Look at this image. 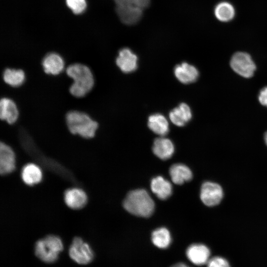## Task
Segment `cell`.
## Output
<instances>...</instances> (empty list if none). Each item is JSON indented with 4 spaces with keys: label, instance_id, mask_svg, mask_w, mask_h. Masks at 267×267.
I'll return each mask as SVG.
<instances>
[{
    "label": "cell",
    "instance_id": "cell-11",
    "mask_svg": "<svg viewBox=\"0 0 267 267\" xmlns=\"http://www.w3.org/2000/svg\"><path fill=\"white\" fill-rule=\"evenodd\" d=\"M116 63L123 72L131 73L137 68V57L129 48H124L119 51Z\"/></svg>",
    "mask_w": 267,
    "mask_h": 267
},
{
    "label": "cell",
    "instance_id": "cell-25",
    "mask_svg": "<svg viewBox=\"0 0 267 267\" xmlns=\"http://www.w3.org/2000/svg\"><path fill=\"white\" fill-rule=\"evenodd\" d=\"M235 10L233 6L229 2H221L215 9V14L219 20L227 22L231 20L234 16Z\"/></svg>",
    "mask_w": 267,
    "mask_h": 267
},
{
    "label": "cell",
    "instance_id": "cell-16",
    "mask_svg": "<svg viewBox=\"0 0 267 267\" xmlns=\"http://www.w3.org/2000/svg\"><path fill=\"white\" fill-rule=\"evenodd\" d=\"M21 177L26 185L34 186L42 181L43 178V172L37 164L27 163L21 170Z\"/></svg>",
    "mask_w": 267,
    "mask_h": 267
},
{
    "label": "cell",
    "instance_id": "cell-1",
    "mask_svg": "<svg viewBox=\"0 0 267 267\" xmlns=\"http://www.w3.org/2000/svg\"><path fill=\"white\" fill-rule=\"evenodd\" d=\"M67 75L73 80L69 88L70 93L76 97H83L91 91L94 84L93 74L89 67L81 63L70 65Z\"/></svg>",
    "mask_w": 267,
    "mask_h": 267
},
{
    "label": "cell",
    "instance_id": "cell-22",
    "mask_svg": "<svg viewBox=\"0 0 267 267\" xmlns=\"http://www.w3.org/2000/svg\"><path fill=\"white\" fill-rule=\"evenodd\" d=\"M148 128L155 134L161 136L169 131V125L165 117L159 113L154 114L148 118Z\"/></svg>",
    "mask_w": 267,
    "mask_h": 267
},
{
    "label": "cell",
    "instance_id": "cell-10",
    "mask_svg": "<svg viewBox=\"0 0 267 267\" xmlns=\"http://www.w3.org/2000/svg\"><path fill=\"white\" fill-rule=\"evenodd\" d=\"M88 196L85 191L79 187H72L64 193V200L71 209L79 210L84 208L88 202Z\"/></svg>",
    "mask_w": 267,
    "mask_h": 267
},
{
    "label": "cell",
    "instance_id": "cell-15",
    "mask_svg": "<svg viewBox=\"0 0 267 267\" xmlns=\"http://www.w3.org/2000/svg\"><path fill=\"white\" fill-rule=\"evenodd\" d=\"M174 74L177 79L184 84L195 82L199 76L197 68L186 62L177 65L174 68Z\"/></svg>",
    "mask_w": 267,
    "mask_h": 267
},
{
    "label": "cell",
    "instance_id": "cell-2",
    "mask_svg": "<svg viewBox=\"0 0 267 267\" xmlns=\"http://www.w3.org/2000/svg\"><path fill=\"white\" fill-rule=\"evenodd\" d=\"M123 206L129 213L142 217H149L155 209L154 201L143 189L130 191L124 201Z\"/></svg>",
    "mask_w": 267,
    "mask_h": 267
},
{
    "label": "cell",
    "instance_id": "cell-13",
    "mask_svg": "<svg viewBox=\"0 0 267 267\" xmlns=\"http://www.w3.org/2000/svg\"><path fill=\"white\" fill-rule=\"evenodd\" d=\"M42 65L44 72L51 75L60 74L65 67L64 59L61 56L55 52L47 54L44 57Z\"/></svg>",
    "mask_w": 267,
    "mask_h": 267
},
{
    "label": "cell",
    "instance_id": "cell-29",
    "mask_svg": "<svg viewBox=\"0 0 267 267\" xmlns=\"http://www.w3.org/2000/svg\"><path fill=\"white\" fill-rule=\"evenodd\" d=\"M258 99L262 105L267 107V87H264L260 90Z\"/></svg>",
    "mask_w": 267,
    "mask_h": 267
},
{
    "label": "cell",
    "instance_id": "cell-23",
    "mask_svg": "<svg viewBox=\"0 0 267 267\" xmlns=\"http://www.w3.org/2000/svg\"><path fill=\"white\" fill-rule=\"evenodd\" d=\"M4 82L12 87L21 86L25 80V74L21 69H5L2 74Z\"/></svg>",
    "mask_w": 267,
    "mask_h": 267
},
{
    "label": "cell",
    "instance_id": "cell-3",
    "mask_svg": "<svg viewBox=\"0 0 267 267\" xmlns=\"http://www.w3.org/2000/svg\"><path fill=\"white\" fill-rule=\"evenodd\" d=\"M66 123L69 131L85 138L94 136L98 123L87 113L77 110L69 111L66 115Z\"/></svg>",
    "mask_w": 267,
    "mask_h": 267
},
{
    "label": "cell",
    "instance_id": "cell-4",
    "mask_svg": "<svg viewBox=\"0 0 267 267\" xmlns=\"http://www.w3.org/2000/svg\"><path fill=\"white\" fill-rule=\"evenodd\" d=\"M20 141L22 145L25 150L32 155L47 169L52 171L60 176L66 178L68 180L75 181V178L72 174L60 164L56 162L51 159H47L44 155L41 156L39 151L32 141L31 138L24 131H21L20 133Z\"/></svg>",
    "mask_w": 267,
    "mask_h": 267
},
{
    "label": "cell",
    "instance_id": "cell-20",
    "mask_svg": "<svg viewBox=\"0 0 267 267\" xmlns=\"http://www.w3.org/2000/svg\"><path fill=\"white\" fill-rule=\"evenodd\" d=\"M192 112L189 106L186 103H181L169 113V118L175 125L182 127L191 119Z\"/></svg>",
    "mask_w": 267,
    "mask_h": 267
},
{
    "label": "cell",
    "instance_id": "cell-7",
    "mask_svg": "<svg viewBox=\"0 0 267 267\" xmlns=\"http://www.w3.org/2000/svg\"><path fill=\"white\" fill-rule=\"evenodd\" d=\"M70 258L79 264L86 265L90 263L93 254L89 245L79 237H75L69 250Z\"/></svg>",
    "mask_w": 267,
    "mask_h": 267
},
{
    "label": "cell",
    "instance_id": "cell-5",
    "mask_svg": "<svg viewBox=\"0 0 267 267\" xmlns=\"http://www.w3.org/2000/svg\"><path fill=\"white\" fill-rule=\"evenodd\" d=\"M63 249L61 239L56 235H49L36 242L35 252L42 261L50 263L56 260Z\"/></svg>",
    "mask_w": 267,
    "mask_h": 267
},
{
    "label": "cell",
    "instance_id": "cell-9",
    "mask_svg": "<svg viewBox=\"0 0 267 267\" xmlns=\"http://www.w3.org/2000/svg\"><path fill=\"white\" fill-rule=\"evenodd\" d=\"M16 168L15 154L12 148L4 142L0 143V173L5 176L12 173Z\"/></svg>",
    "mask_w": 267,
    "mask_h": 267
},
{
    "label": "cell",
    "instance_id": "cell-24",
    "mask_svg": "<svg viewBox=\"0 0 267 267\" xmlns=\"http://www.w3.org/2000/svg\"><path fill=\"white\" fill-rule=\"evenodd\" d=\"M151 239L156 247L161 249L167 248L171 242V236L169 231L165 227H160L152 233Z\"/></svg>",
    "mask_w": 267,
    "mask_h": 267
},
{
    "label": "cell",
    "instance_id": "cell-8",
    "mask_svg": "<svg viewBox=\"0 0 267 267\" xmlns=\"http://www.w3.org/2000/svg\"><path fill=\"white\" fill-rule=\"evenodd\" d=\"M223 191L221 186L210 181L204 182L201 187L200 197L202 202L207 206H214L221 201Z\"/></svg>",
    "mask_w": 267,
    "mask_h": 267
},
{
    "label": "cell",
    "instance_id": "cell-21",
    "mask_svg": "<svg viewBox=\"0 0 267 267\" xmlns=\"http://www.w3.org/2000/svg\"><path fill=\"white\" fill-rule=\"evenodd\" d=\"M169 173L172 181L177 184H182L192 178L190 169L187 166L180 163L173 165L170 168Z\"/></svg>",
    "mask_w": 267,
    "mask_h": 267
},
{
    "label": "cell",
    "instance_id": "cell-17",
    "mask_svg": "<svg viewBox=\"0 0 267 267\" xmlns=\"http://www.w3.org/2000/svg\"><path fill=\"white\" fill-rule=\"evenodd\" d=\"M19 116L15 103L10 98L3 97L0 101V118L9 124L15 123Z\"/></svg>",
    "mask_w": 267,
    "mask_h": 267
},
{
    "label": "cell",
    "instance_id": "cell-6",
    "mask_svg": "<svg viewBox=\"0 0 267 267\" xmlns=\"http://www.w3.org/2000/svg\"><path fill=\"white\" fill-rule=\"evenodd\" d=\"M230 65L235 72L247 78L253 76L256 69L251 56L244 52L234 53L231 58Z\"/></svg>",
    "mask_w": 267,
    "mask_h": 267
},
{
    "label": "cell",
    "instance_id": "cell-18",
    "mask_svg": "<svg viewBox=\"0 0 267 267\" xmlns=\"http://www.w3.org/2000/svg\"><path fill=\"white\" fill-rule=\"evenodd\" d=\"M154 154L162 160L170 158L175 151V147L172 141L168 138L160 137L154 141L152 146Z\"/></svg>",
    "mask_w": 267,
    "mask_h": 267
},
{
    "label": "cell",
    "instance_id": "cell-26",
    "mask_svg": "<svg viewBox=\"0 0 267 267\" xmlns=\"http://www.w3.org/2000/svg\"><path fill=\"white\" fill-rule=\"evenodd\" d=\"M67 6L76 14L83 13L87 7L86 0H65Z\"/></svg>",
    "mask_w": 267,
    "mask_h": 267
},
{
    "label": "cell",
    "instance_id": "cell-28",
    "mask_svg": "<svg viewBox=\"0 0 267 267\" xmlns=\"http://www.w3.org/2000/svg\"><path fill=\"white\" fill-rule=\"evenodd\" d=\"M207 267H230L228 262L221 257H215L209 260Z\"/></svg>",
    "mask_w": 267,
    "mask_h": 267
},
{
    "label": "cell",
    "instance_id": "cell-31",
    "mask_svg": "<svg viewBox=\"0 0 267 267\" xmlns=\"http://www.w3.org/2000/svg\"><path fill=\"white\" fill-rule=\"evenodd\" d=\"M264 139H265L266 144L267 145V132L265 133Z\"/></svg>",
    "mask_w": 267,
    "mask_h": 267
},
{
    "label": "cell",
    "instance_id": "cell-27",
    "mask_svg": "<svg viewBox=\"0 0 267 267\" xmlns=\"http://www.w3.org/2000/svg\"><path fill=\"white\" fill-rule=\"evenodd\" d=\"M116 5H128L139 7L143 9L147 7L150 0H115Z\"/></svg>",
    "mask_w": 267,
    "mask_h": 267
},
{
    "label": "cell",
    "instance_id": "cell-30",
    "mask_svg": "<svg viewBox=\"0 0 267 267\" xmlns=\"http://www.w3.org/2000/svg\"><path fill=\"white\" fill-rule=\"evenodd\" d=\"M171 267H189L183 263H177L176 264L173 265Z\"/></svg>",
    "mask_w": 267,
    "mask_h": 267
},
{
    "label": "cell",
    "instance_id": "cell-14",
    "mask_svg": "<svg viewBox=\"0 0 267 267\" xmlns=\"http://www.w3.org/2000/svg\"><path fill=\"white\" fill-rule=\"evenodd\" d=\"M186 254L187 258L193 264L201 266L207 264L210 260V252L205 245L193 244L188 247Z\"/></svg>",
    "mask_w": 267,
    "mask_h": 267
},
{
    "label": "cell",
    "instance_id": "cell-19",
    "mask_svg": "<svg viewBox=\"0 0 267 267\" xmlns=\"http://www.w3.org/2000/svg\"><path fill=\"white\" fill-rule=\"evenodd\" d=\"M152 192L161 200L168 198L172 193V185L171 182L162 176L153 178L151 181Z\"/></svg>",
    "mask_w": 267,
    "mask_h": 267
},
{
    "label": "cell",
    "instance_id": "cell-12",
    "mask_svg": "<svg viewBox=\"0 0 267 267\" xmlns=\"http://www.w3.org/2000/svg\"><path fill=\"white\" fill-rule=\"evenodd\" d=\"M143 9L133 5H116V11L124 24L133 25L137 23L142 15Z\"/></svg>",
    "mask_w": 267,
    "mask_h": 267
}]
</instances>
